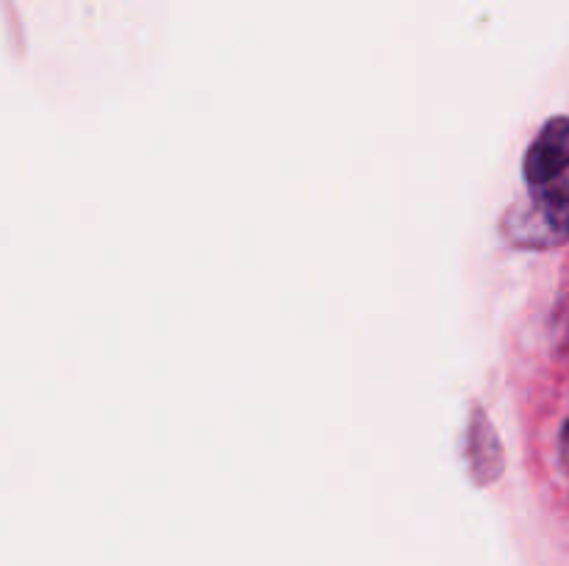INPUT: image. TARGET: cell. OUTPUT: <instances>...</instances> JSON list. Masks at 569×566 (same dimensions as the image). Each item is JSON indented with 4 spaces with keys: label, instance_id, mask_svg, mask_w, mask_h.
I'll use <instances>...</instances> for the list:
<instances>
[{
    "label": "cell",
    "instance_id": "cell-1",
    "mask_svg": "<svg viewBox=\"0 0 569 566\" xmlns=\"http://www.w3.org/2000/svg\"><path fill=\"white\" fill-rule=\"evenodd\" d=\"M517 242L556 244L569 236V178L545 183L542 192L515 216Z\"/></svg>",
    "mask_w": 569,
    "mask_h": 566
},
{
    "label": "cell",
    "instance_id": "cell-3",
    "mask_svg": "<svg viewBox=\"0 0 569 566\" xmlns=\"http://www.w3.org/2000/svg\"><path fill=\"white\" fill-rule=\"evenodd\" d=\"M561 458H565V466L569 472V422H567L565 433H561Z\"/></svg>",
    "mask_w": 569,
    "mask_h": 566
},
{
    "label": "cell",
    "instance_id": "cell-2",
    "mask_svg": "<svg viewBox=\"0 0 569 566\" xmlns=\"http://www.w3.org/2000/svg\"><path fill=\"white\" fill-rule=\"evenodd\" d=\"M569 170V117H556L533 139L526 155V178L531 186L559 181Z\"/></svg>",
    "mask_w": 569,
    "mask_h": 566
}]
</instances>
